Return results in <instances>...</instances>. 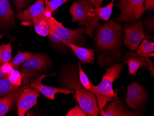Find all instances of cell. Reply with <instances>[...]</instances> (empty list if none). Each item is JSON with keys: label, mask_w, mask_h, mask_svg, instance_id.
<instances>
[{"label": "cell", "mask_w": 154, "mask_h": 116, "mask_svg": "<svg viewBox=\"0 0 154 116\" xmlns=\"http://www.w3.org/2000/svg\"><path fill=\"white\" fill-rule=\"evenodd\" d=\"M148 95L144 88L137 83H132L128 86L125 101L129 107L134 110L142 111L147 102Z\"/></svg>", "instance_id": "cell-9"}, {"label": "cell", "mask_w": 154, "mask_h": 116, "mask_svg": "<svg viewBox=\"0 0 154 116\" xmlns=\"http://www.w3.org/2000/svg\"><path fill=\"white\" fill-rule=\"evenodd\" d=\"M48 19L49 18L46 17L44 13L34 18L33 25L35 30L38 35L46 37L49 34L50 27Z\"/></svg>", "instance_id": "cell-17"}, {"label": "cell", "mask_w": 154, "mask_h": 116, "mask_svg": "<svg viewBox=\"0 0 154 116\" xmlns=\"http://www.w3.org/2000/svg\"><path fill=\"white\" fill-rule=\"evenodd\" d=\"M103 0H91V2L95 8L101 7Z\"/></svg>", "instance_id": "cell-30"}, {"label": "cell", "mask_w": 154, "mask_h": 116, "mask_svg": "<svg viewBox=\"0 0 154 116\" xmlns=\"http://www.w3.org/2000/svg\"><path fill=\"white\" fill-rule=\"evenodd\" d=\"M124 61L128 64L129 74L135 75L138 69L142 66L148 67L147 64L144 61V58L139 57L135 53H128L125 56Z\"/></svg>", "instance_id": "cell-16"}, {"label": "cell", "mask_w": 154, "mask_h": 116, "mask_svg": "<svg viewBox=\"0 0 154 116\" xmlns=\"http://www.w3.org/2000/svg\"><path fill=\"white\" fill-rule=\"evenodd\" d=\"M7 76V75H5L2 72V71L0 70V78L3 77H5V76Z\"/></svg>", "instance_id": "cell-31"}, {"label": "cell", "mask_w": 154, "mask_h": 116, "mask_svg": "<svg viewBox=\"0 0 154 116\" xmlns=\"http://www.w3.org/2000/svg\"><path fill=\"white\" fill-rule=\"evenodd\" d=\"M64 43L66 46L70 48L73 51L76 56L79 59L82 64H94L95 60L94 50L86 49L67 42H64Z\"/></svg>", "instance_id": "cell-15"}, {"label": "cell", "mask_w": 154, "mask_h": 116, "mask_svg": "<svg viewBox=\"0 0 154 116\" xmlns=\"http://www.w3.org/2000/svg\"><path fill=\"white\" fill-rule=\"evenodd\" d=\"M50 75H45L39 76L35 78H33L30 81V85L31 86L37 89L43 94L46 98L51 100H54L55 94L57 93H63L65 95L69 94H73L74 92L72 90L67 89L65 88H56V87H51L45 85L42 83V80L48 76Z\"/></svg>", "instance_id": "cell-13"}, {"label": "cell", "mask_w": 154, "mask_h": 116, "mask_svg": "<svg viewBox=\"0 0 154 116\" xmlns=\"http://www.w3.org/2000/svg\"><path fill=\"white\" fill-rule=\"evenodd\" d=\"M15 21V14L8 0H0V27L12 26Z\"/></svg>", "instance_id": "cell-14"}, {"label": "cell", "mask_w": 154, "mask_h": 116, "mask_svg": "<svg viewBox=\"0 0 154 116\" xmlns=\"http://www.w3.org/2000/svg\"><path fill=\"white\" fill-rule=\"evenodd\" d=\"M108 105L100 111V116H141L138 111H132L127 109L118 98H114L108 102Z\"/></svg>", "instance_id": "cell-11"}, {"label": "cell", "mask_w": 154, "mask_h": 116, "mask_svg": "<svg viewBox=\"0 0 154 116\" xmlns=\"http://www.w3.org/2000/svg\"><path fill=\"white\" fill-rule=\"evenodd\" d=\"M154 51V42H150L147 39H144L142 43L138 47L137 55L139 57L149 58L148 55Z\"/></svg>", "instance_id": "cell-23"}, {"label": "cell", "mask_w": 154, "mask_h": 116, "mask_svg": "<svg viewBox=\"0 0 154 116\" xmlns=\"http://www.w3.org/2000/svg\"><path fill=\"white\" fill-rule=\"evenodd\" d=\"M33 53L29 52H22L19 51L15 57L9 63L12 64L14 70H18L21 65L25 61L31 58Z\"/></svg>", "instance_id": "cell-21"}, {"label": "cell", "mask_w": 154, "mask_h": 116, "mask_svg": "<svg viewBox=\"0 0 154 116\" xmlns=\"http://www.w3.org/2000/svg\"><path fill=\"white\" fill-rule=\"evenodd\" d=\"M12 49L11 42L0 45V66L9 63L12 60Z\"/></svg>", "instance_id": "cell-22"}, {"label": "cell", "mask_w": 154, "mask_h": 116, "mask_svg": "<svg viewBox=\"0 0 154 116\" xmlns=\"http://www.w3.org/2000/svg\"><path fill=\"white\" fill-rule=\"evenodd\" d=\"M124 28L125 34L123 45L128 47L130 51L137 50L142 40L150 39V36L144 31L140 20L131 24L125 23Z\"/></svg>", "instance_id": "cell-8"}, {"label": "cell", "mask_w": 154, "mask_h": 116, "mask_svg": "<svg viewBox=\"0 0 154 116\" xmlns=\"http://www.w3.org/2000/svg\"><path fill=\"white\" fill-rule=\"evenodd\" d=\"M66 116H87L86 112L80 108V106L76 105L74 108L71 109L67 112Z\"/></svg>", "instance_id": "cell-26"}, {"label": "cell", "mask_w": 154, "mask_h": 116, "mask_svg": "<svg viewBox=\"0 0 154 116\" xmlns=\"http://www.w3.org/2000/svg\"><path fill=\"white\" fill-rule=\"evenodd\" d=\"M78 67L79 76L80 83L86 89L92 91L91 81H90L86 74L82 70L81 63L79 62H78Z\"/></svg>", "instance_id": "cell-24"}, {"label": "cell", "mask_w": 154, "mask_h": 116, "mask_svg": "<svg viewBox=\"0 0 154 116\" xmlns=\"http://www.w3.org/2000/svg\"><path fill=\"white\" fill-rule=\"evenodd\" d=\"M144 0H120L116 4L121 13L116 22L134 23L139 20L145 12Z\"/></svg>", "instance_id": "cell-5"}, {"label": "cell", "mask_w": 154, "mask_h": 116, "mask_svg": "<svg viewBox=\"0 0 154 116\" xmlns=\"http://www.w3.org/2000/svg\"><path fill=\"white\" fill-rule=\"evenodd\" d=\"M94 7L91 0L74 2L69 9L72 21H79L80 27H87L90 18V10Z\"/></svg>", "instance_id": "cell-10"}, {"label": "cell", "mask_w": 154, "mask_h": 116, "mask_svg": "<svg viewBox=\"0 0 154 116\" xmlns=\"http://www.w3.org/2000/svg\"><path fill=\"white\" fill-rule=\"evenodd\" d=\"M4 35H5V34H0V39H1Z\"/></svg>", "instance_id": "cell-32"}, {"label": "cell", "mask_w": 154, "mask_h": 116, "mask_svg": "<svg viewBox=\"0 0 154 116\" xmlns=\"http://www.w3.org/2000/svg\"><path fill=\"white\" fill-rule=\"evenodd\" d=\"M50 64L47 57L43 54L33 53L31 58L21 64L20 71L23 84H30V81L41 72L45 71Z\"/></svg>", "instance_id": "cell-6"}, {"label": "cell", "mask_w": 154, "mask_h": 116, "mask_svg": "<svg viewBox=\"0 0 154 116\" xmlns=\"http://www.w3.org/2000/svg\"><path fill=\"white\" fill-rule=\"evenodd\" d=\"M41 92L30 84H22L17 90L15 102L17 104V112L19 116H25L27 111L37 104L38 99Z\"/></svg>", "instance_id": "cell-7"}, {"label": "cell", "mask_w": 154, "mask_h": 116, "mask_svg": "<svg viewBox=\"0 0 154 116\" xmlns=\"http://www.w3.org/2000/svg\"><path fill=\"white\" fill-rule=\"evenodd\" d=\"M48 23L50 27L48 39L53 45L63 48L66 46L64 42L77 45L83 43L85 30L84 27L75 30L68 29L52 16L48 19Z\"/></svg>", "instance_id": "cell-3"}, {"label": "cell", "mask_w": 154, "mask_h": 116, "mask_svg": "<svg viewBox=\"0 0 154 116\" xmlns=\"http://www.w3.org/2000/svg\"><path fill=\"white\" fill-rule=\"evenodd\" d=\"M20 87L11 83L7 78V76L0 78V98L17 90Z\"/></svg>", "instance_id": "cell-19"}, {"label": "cell", "mask_w": 154, "mask_h": 116, "mask_svg": "<svg viewBox=\"0 0 154 116\" xmlns=\"http://www.w3.org/2000/svg\"><path fill=\"white\" fill-rule=\"evenodd\" d=\"M122 26L112 20L97 27L95 42L99 49L111 51L119 49L122 45Z\"/></svg>", "instance_id": "cell-4"}, {"label": "cell", "mask_w": 154, "mask_h": 116, "mask_svg": "<svg viewBox=\"0 0 154 116\" xmlns=\"http://www.w3.org/2000/svg\"><path fill=\"white\" fill-rule=\"evenodd\" d=\"M0 70L4 74L8 75L14 70V68L9 62L0 66Z\"/></svg>", "instance_id": "cell-28"}, {"label": "cell", "mask_w": 154, "mask_h": 116, "mask_svg": "<svg viewBox=\"0 0 154 116\" xmlns=\"http://www.w3.org/2000/svg\"><path fill=\"white\" fill-rule=\"evenodd\" d=\"M29 1V0H13L16 10L19 13L22 11Z\"/></svg>", "instance_id": "cell-27"}, {"label": "cell", "mask_w": 154, "mask_h": 116, "mask_svg": "<svg viewBox=\"0 0 154 116\" xmlns=\"http://www.w3.org/2000/svg\"><path fill=\"white\" fill-rule=\"evenodd\" d=\"M45 10L44 0H37L31 7L24 11L18 13L17 18L21 21V25L31 27L33 25L34 18L43 14Z\"/></svg>", "instance_id": "cell-12"}, {"label": "cell", "mask_w": 154, "mask_h": 116, "mask_svg": "<svg viewBox=\"0 0 154 116\" xmlns=\"http://www.w3.org/2000/svg\"><path fill=\"white\" fill-rule=\"evenodd\" d=\"M126 64L127 62L125 61L122 64L117 63L108 67L106 73L103 74L102 81L97 86L94 85L91 81V91L96 96L100 111L112 99L117 97V93L113 90V83L120 77L121 72Z\"/></svg>", "instance_id": "cell-2"}, {"label": "cell", "mask_w": 154, "mask_h": 116, "mask_svg": "<svg viewBox=\"0 0 154 116\" xmlns=\"http://www.w3.org/2000/svg\"><path fill=\"white\" fill-rule=\"evenodd\" d=\"M10 92L0 99V116H4L10 111L15 102L16 91Z\"/></svg>", "instance_id": "cell-18"}, {"label": "cell", "mask_w": 154, "mask_h": 116, "mask_svg": "<svg viewBox=\"0 0 154 116\" xmlns=\"http://www.w3.org/2000/svg\"><path fill=\"white\" fill-rule=\"evenodd\" d=\"M72 0H51L45 3L46 5L45 15L47 18L52 16L53 12L57 10L58 8L67 2ZM78 1H81L82 0H76Z\"/></svg>", "instance_id": "cell-20"}, {"label": "cell", "mask_w": 154, "mask_h": 116, "mask_svg": "<svg viewBox=\"0 0 154 116\" xmlns=\"http://www.w3.org/2000/svg\"><path fill=\"white\" fill-rule=\"evenodd\" d=\"M61 86L74 92L73 98L78 102L80 108L88 116H97L100 113L96 96L93 92L86 89L75 71L66 70L62 74Z\"/></svg>", "instance_id": "cell-1"}, {"label": "cell", "mask_w": 154, "mask_h": 116, "mask_svg": "<svg viewBox=\"0 0 154 116\" xmlns=\"http://www.w3.org/2000/svg\"><path fill=\"white\" fill-rule=\"evenodd\" d=\"M7 78L11 83L17 86L22 85V78L20 71L14 69L11 72L7 75Z\"/></svg>", "instance_id": "cell-25"}, {"label": "cell", "mask_w": 154, "mask_h": 116, "mask_svg": "<svg viewBox=\"0 0 154 116\" xmlns=\"http://www.w3.org/2000/svg\"><path fill=\"white\" fill-rule=\"evenodd\" d=\"M49 1H50V0H44V1H45V3Z\"/></svg>", "instance_id": "cell-33"}, {"label": "cell", "mask_w": 154, "mask_h": 116, "mask_svg": "<svg viewBox=\"0 0 154 116\" xmlns=\"http://www.w3.org/2000/svg\"><path fill=\"white\" fill-rule=\"evenodd\" d=\"M145 9L152 11L154 9V0H144Z\"/></svg>", "instance_id": "cell-29"}, {"label": "cell", "mask_w": 154, "mask_h": 116, "mask_svg": "<svg viewBox=\"0 0 154 116\" xmlns=\"http://www.w3.org/2000/svg\"><path fill=\"white\" fill-rule=\"evenodd\" d=\"M112 1V2H113V1H115V0H111Z\"/></svg>", "instance_id": "cell-34"}]
</instances>
